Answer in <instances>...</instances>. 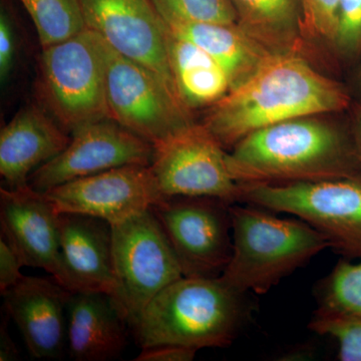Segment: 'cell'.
<instances>
[{
  "label": "cell",
  "mask_w": 361,
  "mask_h": 361,
  "mask_svg": "<svg viewBox=\"0 0 361 361\" xmlns=\"http://www.w3.org/2000/svg\"><path fill=\"white\" fill-rule=\"evenodd\" d=\"M310 329L338 343L341 361H361V315L316 310Z\"/></svg>",
  "instance_id": "cell-25"
},
{
  "label": "cell",
  "mask_w": 361,
  "mask_h": 361,
  "mask_svg": "<svg viewBox=\"0 0 361 361\" xmlns=\"http://www.w3.org/2000/svg\"><path fill=\"white\" fill-rule=\"evenodd\" d=\"M166 23H214L237 25L231 0H152Z\"/></svg>",
  "instance_id": "cell-24"
},
{
  "label": "cell",
  "mask_w": 361,
  "mask_h": 361,
  "mask_svg": "<svg viewBox=\"0 0 361 361\" xmlns=\"http://www.w3.org/2000/svg\"><path fill=\"white\" fill-rule=\"evenodd\" d=\"M237 25L272 54L298 52L305 30L301 0H231Z\"/></svg>",
  "instance_id": "cell-21"
},
{
  "label": "cell",
  "mask_w": 361,
  "mask_h": 361,
  "mask_svg": "<svg viewBox=\"0 0 361 361\" xmlns=\"http://www.w3.org/2000/svg\"><path fill=\"white\" fill-rule=\"evenodd\" d=\"M32 18L42 49L84 32L80 0H20Z\"/></svg>",
  "instance_id": "cell-22"
},
{
  "label": "cell",
  "mask_w": 361,
  "mask_h": 361,
  "mask_svg": "<svg viewBox=\"0 0 361 361\" xmlns=\"http://www.w3.org/2000/svg\"><path fill=\"white\" fill-rule=\"evenodd\" d=\"M167 45L176 90L188 110L212 106L231 90L222 66L200 47L169 30Z\"/></svg>",
  "instance_id": "cell-20"
},
{
  "label": "cell",
  "mask_w": 361,
  "mask_h": 361,
  "mask_svg": "<svg viewBox=\"0 0 361 361\" xmlns=\"http://www.w3.org/2000/svg\"><path fill=\"white\" fill-rule=\"evenodd\" d=\"M305 28L334 42L338 26L341 0H301Z\"/></svg>",
  "instance_id": "cell-27"
},
{
  "label": "cell",
  "mask_w": 361,
  "mask_h": 361,
  "mask_svg": "<svg viewBox=\"0 0 361 361\" xmlns=\"http://www.w3.org/2000/svg\"><path fill=\"white\" fill-rule=\"evenodd\" d=\"M71 139L44 109L18 111L0 133V175L6 189L27 187L32 173L59 155Z\"/></svg>",
  "instance_id": "cell-16"
},
{
  "label": "cell",
  "mask_w": 361,
  "mask_h": 361,
  "mask_svg": "<svg viewBox=\"0 0 361 361\" xmlns=\"http://www.w3.org/2000/svg\"><path fill=\"white\" fill-rule=\"evenodd\" d=\"M128 326L109 294L92 291L71 294L66 307V334L73 360L106 361L118 357L127 343Z\"/></svg>",
  "instance_id": "cell-18"
},
{
  "label": "cell",
  "mask_w": 361,
  "mask_h": 361,
  "mask_svg": "<svg viewBox=\"0 0 361 361\" xmlns=\"http://www.w3.org/2000/svg\"><path fill=\"white\" fill-rule=\"evenodd\" d=\"M351 130H353L356 149H357L358 156H360L361 161V106H357L355 108Z\"/></svg>",
  "instance_id": "cell-32"
},
{
  "label": "cell",
  "mask_w": 361,
  "mask_h": 361,
  "mask_svg": "<svg viewBox=\"0 0 361 361\" xmlns=\"http://www.w3.org/2000/svg\"><path fill=\"white\" fill-rule=\"evenodd\" d=\"M230 205L232 255L220 278L242 294H265L316 255L329 238L300 219H283L259 207Z\"/></svg>",
  "instance_id": "cell-4"
},
{
  "label": "cell",
  "mask_w": 361,
  "mask_h": 361,
  "mask_svg": "<svg viewBox=\"0 0 361 361\" xmlns=\"http://www.w3.org/2000/svg\"><path fill=\"white\" fill-rule=\"evenodd\" d=\"M59 233L73 292H104L113 296L116 282L110 223L92 216L61 213Z\"/></svg>",
  "instance_id": "cell-17"
},
{
  "label": "cell",
  "mask_w": 361,
  "mask_h": 361,
  "mask_svg": "<svg viewBox=\"0 0 361 361\" xmlns=\"http://www.w3.org/2000/svg\"><path fill=\"white\" fill-rule=\"evenodd\" d=\"M334 44L346 56L361 51V0H341Z\"/></svg>",
  "instance_id": "cell-26"
},
{
  "label": "cell",
  "mask_w": 361,
  "mask_h": 361,
  "mask_svg": "<svg viewBox=\"0 0 361 361\" xmlns=\"http://www.w3.org/2000/svg\"><path fill=\"white\" fill-rule=\"evenodd\" d=\"M358 82H360V90H361V66H360V75H358Z\"/></svg>",
  "instance_id": "cell-33"
},
{
  "label": "cell",
  "mask_w": 361,
  "mask_h": 361,
  "mask_svg": "<svg viewBox=\"0 0 361 361\" xmlns=\"http://www.w3.org/2000/svg\"><path fill=\"white\" fill-rule=\"evenodd\" d=\"M250 316L246 294L220 277L176 280L146 306L132 327L142 348L152 346L227 348Z\"/></svg>",
  "instance_id": "cell-3"
},
{
  "label": "cell",
  "mask_w": 361,
  "mask_h": 361,
  "mask_svg": "<svg viewBox=\"0 0 361 361\" xmlns=\"http://www.w3.org/2000/svg\"><path fill=\"white\" fill-rule=\"evenodd\" d=\"M239 203L296 216L346 258H361V179L240 185Z\"/></svg>",
  "instance_id": "cell-6"
},
{
  "label": "cell",
  "mask_w": 361,
  "mask_h": 361,
  "mask_svg": "<svg viewBox=\"0 0 361 361\" xmlns=\"http://www.w3.org/2000/svg\"><path fill=\"white\" fill-rule=\"evenodd\" d=\"M111 231L116 282L111 298L133 327L152 299L184 275L151 210L111 225Z\"/></svg>",
  "instance_id": "cell-7"
},
{
  "label": "cell",
  "mask_w": 361,
  "mask_h": 361,
  "mask_svg": "<svg viewBox=\"0 0 361 361\" xmlns=\"http://www.w3.org/2000/svg\"><path fill=\"white\" fill-rule=\"evenodd\" d=\"M59 155L37 169L28 180L45 193L70 180L128 165L151 166L155 146L111 118L78 128Z\"/></svg>",
  "instance_id": "cell-11"
},
{
  "label": "cell",
  "mask_w": 361,
  "mask_h": 361,
  "mask_svg": "<svg viewBox=\"0 0 361 361\" xmlns=\"http://www.w3.org/2000/svg\"><path fill=\"white\" fill-rule=\"evenodd\" d=\"M59 214L92 216L118 224L166 198L149 166L128 165L66 182L45 192Z\"/></svg>",
  "instance_id": "cell-13"
},
{
  "label": "cell",
  "mask_w": 361,
  "mask_h": 361,
  "mask_svg": "<svg viewBox=\"0 0 361 361\" xmlns=\"http://www.w3.org/2000/svg\"><path fill=\"white\" fill-rule=\"evenodd\" d=\"M39 92L44 110L68 134L87 123L110 118L104 40L85 28L42 49Z\"/></svg>",
  "instance_id": "cell-5"
},
{
  "label": "cell",
  "mask_w": 361,
  "mask_h": 361,
  "mask_svg": "<svg viewBox=\"0 0 361 361\" xmlns=\"http://www.w3.org/2000/svg\"><path fill=\"white\" fill-rule=\"evenodd\" d=\"M197 349L185 348V346L165 345L152 346L142 348L135 361H191L196 356Z\"/></svg>",
  "instance_id": "cell-30"
},
{
  "label": "cell",
  "mask_w": 361,
  "mask_h": 361,
  "mask_svg": "<svg viewBox=\"0 0 361 361\" xmlns=\"http://www.w3.org/2000/svg\"><path fill=\"white\" fill-rule=\"evenodd\" d=\"M230 205L213 197H166L149 208L187 277L222 275L232 255Z\"/></svg>",
  "instance_id": "cell-9"
},
{
  "label": "cell",
  "mask_w": 361,
  "mask_h": 361,
  "mask_svg": "<svg viewBox=\"0 0 361 361\" xmlns=\"http://www.w3.org/2000/svg\"><path fill=\"white\" fill-rule=\"evenodd\" d=\"M6 2L2 0L0 11V80L2 84L6 82L13 71L16 51L13 18Z\"/></svg>",
  "instance_id": "cell-28"
},
{
  "label": "cell",
  "mask_w": 361,
  "mask_h": 361,
  "mask_svg": "<svg viewBox=\"0 0 361 361\" xmlns=\"http://www.w3.org/2000/svg\"><path fill=\"white\" fill-rule=\"evenodd\" d=\"M166 25L175 37L188 40L210 54L227 73L231 90L248 80L272 56L238 25L175 21Z\"/></svg>",
  "instance_id": "cell-19"
},
{
  "label": "cell",
  "mask_w": 361,
  "mask_h": 361,
  "mask_svg": "<svg viewBox=\"0 0 361 361\" xmlns=\"http://www.w3.org/2000/svg\"><path fill=\"white\" fill-rule=\"evenodd\" d=\"M71 293L54 279L30 276L2 293L4 310L18 325L33 357L52 360L63 355Z\"/></svg>",
  "instance_id": "cell-15"
},
{
  "label": "cell",
  "mask_w": 361,
  "mask_h": 361,
  "mask_svg": "<svg viewBox=\"0 0 361 361\" xmlns=\"http://www.w3.org/2000/svg\"><path fill=\"white\" fill-rule=\"evenodd\" d=\"M240 185L360 178L361 161L350 132L318 116L268 126L240 140L227 154Z\"/></svg>",
  "instance_id": "cell-2"
},
{
  "label": "cell",
  "mask_w": 361,
  "mask_h": 361,
  "mask_svg": "<svg viewBox=\"0 0 361 361\" xmlns=\"http://www.w3.org/2000/svg\"><path fill=\"white\" fill-rule=\"evenodd\" d=\"M154 146L149 167L164 196L213 197L239 203L241 187L228 167V153L202 123Z\"/></svg>",
  "instance_id": "cell-10"
},
{
  "label": "cell",
  "mask_w": 361,
  "mask_h": 361,
  "mask_svg": "<svg viewBox=\"0 0 361 361\" xmlns=\"http://www.w3.org/2000/svg\"><path fill=\"white\" fill-rule=\"evenodd\" d=\"M348 106L343 87L298 52L272 54L248 80L211 106L202 125L227 149L268 126Z\"/></svg>",
  "instance_id": "cell-1"
},
{
  "label": "cell",
  "mask_w": 361,
  "mask_h": 361,
  "mask_svg": "<svg viewBox=\"0 0 361 361\" xmlns=\"http://www.w3.org/2000/svg\"><path fill=\"white\" fill-rule=\"evenodd\" d=\"M80 4L87 30L114 51L153 71L178 96L169 63L167 25L152 0H80Z\"/></svg>",
  "instance_id": "cell-12"
},
{
  "label": "cell",
  "mask_w": 361,
  "mask_h": 361,
  "mask_svg": "<svg viewBox=\"0 0 361 361\" xmlns=\"http://www.w3.org/2000/svg\"><path fill=\"white\" fill-rule=\"evenodd\" d=\"M8 317L9 315L6 313V318L2 319L0 325V360L1 361L16 360L18 358V348L9 336L8 329H7Z\"/></svg>",
  "instance_id": "cell-31"
},
{
  "label": "cell",
  "mask_w": 361,
  "mask_h": 361,
  "mask_svg": "<svg viewBox=\"0 0 361 361\" xmlns=\"http://www.w3.org/2000/svg\"><path fill=\"white\" fill-rule=\"evenodd\" d=\"M0 225L25 266L47 271L73 293L61 253L59 213L44 193L30 185L18 190L1 188Z\"/></svg>",
  "instance_id": "cell-14"
},
{
  "label": "cell",
  "mask_w": 361,
  "mask_h": 361,
  "mask_svg": "<svg viewBox=\"0 0 361 361\" xmlns=\"http://www.w3.org/2000/svg\"><path fill=\"white\" fill-rule=\"evenodd\" d=\"M25 266L16 249L0 235V292L4 293L18 283L25 275L21 274V267Z\"/></svg>",
  "instance_id": "cell-29"
},
{
  "label": "cell",
  "mask_w": 361,
  "mask_h": 361,
  "mask_svg": "<svg viewBox=\"0 0 361 361\" xmlns=\"http://www.w3.org/2000/svg\"><path fill=\"white\" fill-rule=\"evenodd\" d=\"M318 310L361 315L360 262L341 260L318 287Z\"/></svg>",
  "instance_id": "cell-23"
},
{
  "label": "cell",
  "mask_w": 361,
  "mask_h": 361,
  "mask_svg": "<svg viewBox=\"0 0 361 361\" xmlns=\"http://www.w3.org/2000/svg\"><path fill=\"white\" fill-rule=\"evenodd\" d=\"M106 56L111 120L153 145L194 125L191 111L156 73L106 44Z\"/></svg>",
  "instance_id": "cell-8"
}]
</instances>
